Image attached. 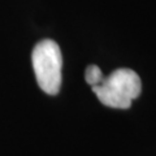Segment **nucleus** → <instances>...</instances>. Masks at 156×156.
Listing matches in <instances>:
<instances>
[{"mask_svg": "<svg viewBox=\"0 0 156 156\" xmlns=\"http://www.w3.org/2000/svg\"><path fill=\"white\" fill-rule=\"evenodd\" d=\"M96 98L111 108L128 109L140 95L142 82L134 70L121 68L104 77L99 85L91 87Z\"/></svg>", "mask_w": 156, "mask_h": 156, "instance_id": "1", "label": "nucleus"}, {"mask_svg": "<svg viewBox=\"0 0 156 156\" xmlns=\"http://www.w3.org/2000/svg\"><path fill=\"white\" fill-rule=\"evenodd\" d=\"M31 61L39 87L48 95H56L61 87L62 56L58 44L52 39L37 43Z\"/></svg>", "mask_w": 156, "mask_h": 156, "instance_id": "2", "label": "nucleus"}, {"mask_svg": "<svg viewBox=\"0 0 156 156\" xmlns=\"http://www.w3.org/2000/svg\"><path fill=\"white\" fill-rule=\"evenodd\" d=\"M103 73H101L100 68L98 65H89L86 68L85 72V80L91 87H94L96 85H99L101 81H103Z\"/></svg>", "mask_w": 156, "mask_h": 156, "instance_id": "3", "label": "nucleus"}]
</instances>
